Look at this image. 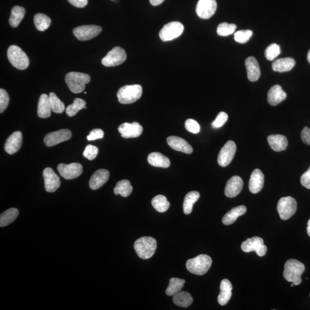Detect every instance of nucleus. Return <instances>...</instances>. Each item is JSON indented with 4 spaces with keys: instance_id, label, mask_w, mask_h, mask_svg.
Segmentation results:
<instances>
[{
    "instance_id": "obj_16",
    "label": "nucleus",
    "mask_w": 310,
    "mask_h": 310,
    "mask_svg": "<svg viewBox=\"0 0 310 310\" xmlns=\"http://www.w3.org/2000/svg\"><path fill=\"white\" fill-rule=\"evenodd\" d=\"M119 132L121 137L125 138H136L141 136L143 131L142 126L137 122H125L119 126Z\"/></svg>"
},
{
    "instance_id": "obj_52",
    "label": "nucleus",
    "mask_w": 310,
    "mask_h": 310,
    "mask_svg": "<svg viewBox=\"0 0 310 310\" xmlns=\"http://www.w3.org/2000/svg\"><path fill=\"white\" fill-rule=\"evenodd\" d=\"M164 0H150L151 5L153 6H157L164 2Z\"/></svg>"
},
{
    "instance_id": "obj_7",
    "label": "nucleus",
    "mask_w": 310,
    "mask_h": 310,
    "mask_svg": "<svg viewBox=\"0 0 310 310\" xmlns=\"http://www.w3.org/2000/svg\"><path fill=\"white\" fill-rule=\"evenodd\" d=\"M277 209L281 220H289L296 213L297 202L292 197L281 198L278 202Z\"/></svg>"
},
{
    "instance_id": "obj_27",
    "label": "nucleus",
    "mask_w": 310,
    "mask_h": 310,
    "mask_svg": "<svg viewBox=\"0 0 310 310\" xmlns=\"http://www.w3.org/2000/svg\"><path fill=\"white\" fill-rule=\"evenodd\" d=\"M267 140L272 149L275 151H282L285 150L287 147V138L283 135H270L268 137Z\"/></svg>"
},
{
    "instance_id": "obj_56",
    "label": "nucleus",
    "mask_w": 310,
    "mask_h": 310,
    "mask_svg": "<svg viewBox=\"0 0 310 310\" xmlns=\"http://www.w3.org/2000/svg\"><path fill=\"white\" fill-rule=\"evenodd\" d=\"M111 1H116V0H111Z\"/></svg>"
},
{
    "instance_id": "obj_55",
    "label": "nucleus",
    "mask_w": 310,
    "mask_h": 310,
    "mask_svg": "<svg viewBox=\"0 0 310 310\" xmlns=\"http://www.w3.org/2000/svg\"><path fill=\"white\" fill-rule=\"evenodd\" d=\"M293 285H294V284H293V283L292 284V285H291V286H292V287H293Z\"/></svg>"
},
{
    "instance_id": "obj_21",
    "label": "nucleus",
    "mask_w": 310,
    "mask_h": 310,
    "mask_svg": "<svg viewBox=\"0 0 310 310\" xmlns=\"http://www.w3.org/2000/svg\"><path fill=\"white\" fill-rule=\"evenodd\" d=\"M167 142L169 146L174 150L187 154L192 153L193 149L191 145L182 138L170 137L167 138Z\"/></svg>"
},
{
    "instance_id": "obj_17",
    "label": "nucleus",
    "mask_w": 310,
    "mask_h": 310,
    "mask_svg": "<svg viewBox=\"0 0 310 310\" xmlns=\"http://www.w3.org/2000/svg\"><path fill=\"white\" fill-rule=\"evenodd\" d=\"M43 175L47 192H53L59 188L61 180L52 169L46 168L43 171Z\"/></svg>"
},
{
    "instance_id": "obj_35",
    "label": "nucleus",
    "mask_w": 310,
    "mask_h": 310,
    "mask_svg": "<svg viewBox=\"0 0 310 310\" xmlns=\"http://www.w3.org/2000/svg\"><path fill=\"white\" fill-rule=\"evenodd\" d=\"M185 282V280L179 279V278H172L170 280L169 285L166 291L167 295L173 296L177 293L181 292Z\"/></svg>"
},
{
    "instance_id": "obj_51",
    "label": "nucleus",
    "mask_w": 310,
    "mask_h": 310,
    "mask_svg": "<svg viewBox=\"0 0 310 310\" xmlns=\"http://www.w3.org/2000/svg\"><path fill=\"white\" fill-rule=\"evenodd\" d=\"M70 4L77 8H82L87 5L88 0H68Z\"/></svg>"
},
{
    "instance_id": "obj_26",
    "label": "nucleus",
    "mask_w": 310,
    "mask_h": 310,
    "mask_svg": "<svg viewBox=\"0 0 310 310\" xmlns=\"http://www.w3.org/2000/svg\"><path fill=\"white\" fill-rule=\"evenodd\" d=\"M52 107L50 103V97L48 95H41L38 103L37 115L40 118L47 119L52 115Z\"/></svg>"
},
{
    "instance_id": "obj_6",
    "label": "nucleus",
    "mask_w": 310,
    "mask_h": 310,
    "mask_svg": "<svg viewBox=\"0 0 310 310\" xmlns=\"http://www.w3.org/2000/svg\"><path fill=\"white\" fill-rule=\"evenodd\" d=\"M9 61L14 68L18 69H27L30 64V60L20 47L12 45L9 47L7 52Z\"/></svg>"
},
{
    "instance_id": "obj_39",
    "label": "nucleus",
    "mask_w": 310,
    "mask_h": 310,
    "mask_svg": "<svg viewBox=\"0 0 310 310\" xmlns=\"http://www.w3.org/2000/svg\"><path fill=\"white\" fill-rule=\"evenodd\" d=\"M86 103L84 100L77 98L74 100L73 103L67 107L66 109V114L69 117H73L77 115L80 110L86 109Z\"/></svg>"
},
{
    "instance_id": "obj_38",
    "label": "nucleus",
    "mask_w": 310,
    "mask_h": 310,
    "mask_svg": "<svg viewBox=\"0 0 310 310\" xmlns=\"http://www.w3.org/2000/svg\"><path fill=\"white\" fill-rule=\"evenodd\" d=\"M52 23V20L47 15L37 14L34 17V24L36 29L39 31H44L48 29Z\"/></svg>"
},
{
    "instance_id": "obj_5",
    "label": "nucleus",
    "mask_w": 310,
    "mask_h": 310,
    "mask_svg": "<svg viewBox=\"0 0 310 310\" xmlns=\"http://www.w3.org/2000/svg\"><path fill=\"white\" fill-rule=\"evenodd\" d=\"M142 94L143 88L140 85H126L120 88L117 96L120 103L130 104L140 99Z\"/></svg>"
},
{
    "instance_id": "obj_34",
    "label": "nucleus",
    "mask_w": 310,
    "mask_h": 310,
    "mask_svg": "<svg viewBox=\"0 0 310 310\" xmlns=\"http://www.w3.org/2000/svg\"><path fill=\"white\" fill-rule=\"evenodd\" d=\"M133 190L130 182L128 180H122L117 183L114 192L115 195H120L123 197H128L131 194Z\"/></svg>"
},
{
    "instance_id": "obj_23",
    "label": "nucleus",
    "mask_w": 310,
    "mask_h": 310,
    "mask_svg": "<svg viewBox=\"0 0 310 310\" xmlns=\"http://www.w3.org/2000/svg\"><path fill=\"white\" fill-rule=\"evenodd\" d=\"M287 97V94L280 85H276L272 87L269 90L267 100L272 106H276L283 102Z\"/></svg>"
},
{
    "instance_id": "obj_40",
    "label": "nucleus",
    "mask_w": 310,
    "mask_h": 310,
    "mask_svg": "<svg viewBox=\"0 0 310 310\" xmlns=\"http://www.w3.org/2000/svg\"><path fill=\"white\" fill-rule=\"evenodd\" d=\"M50 103L52 111L55 113H62L65 109V104L59 99L54 93H50L49 95Z\"/></svg>"
},
{
    "instance_id": "obj_24",
    "label": "nucleus",
    "mask_w": 310,
    "mask_h": 310,
    "mask_svg": "<svg viewBox=\"0 0 310 310\" xmlns=\"http://www.w3.org/2000/svg\"><path fill=\"white\" fill-rule=\"evenodd\" d=\"M245 66L248 80L251 82L258 81L260 77V66L254 56H249L245 61Z\"/></svg>"
},
{
    "instance_id": "obj_12",
    "label": "nucleus",
    "mask_w": 310,
    "mask_h": 310,
    "mask_svg": "<svg viewBox=\"0 0 310 310\" xmlns=\"http://www.w3.org/2000/svg\"><path fill=\"white\" fill-rule=\"evenodd\" d=\"M235 142L229 140L221 148L218 156V163L221 167H225L232 162L236 152Z\"/></svg>"
},
{
    "instance_id": "obj_1",
    "label": "nucleus",
    "mask_w": 310,
    "mask_h": 310,
    "mask_svg": "<svg viewBox=\"0 0 310 310\" xmlns=\"http://www.w3.org/2000/svg\"><path fill=\"white\" fill-rule=\"evenodd\" d=\"M305 267L302 262L295 259H290L284 264L283 276L289 282L298 286L302 283V275L304 273Z\"/></svg>"
},
{
    "instance_id": "obj_19",
    "label": "nucleus",
    "mask_w": 310,
    "mask_h": 310,
    "mask_svg": "<svg viewBox=\"0 0 310 310\" xmlns=\"http://www.w3.org/2000/svg\"><path fill=\"white\" fill-rule=\"evenodd\" d=\"M23 141V137L20 132L17 131L13 133L9 137L4 145L6 153L9 155H14L20 149Z\"/></svg>"
},
{
    "instance_id": "obj_49",
    "label": "nucleus",
    "mask_w": 310,
    "mask_h": 310,
    "mask_svg": "<svg viewBox=\"0 0 310 310\" xmlns=\"http://www.w3.org/2000/svg\"><path fill=\"white\" fill-rule=\"evenodd\" d=\"M300 182L305 188L310 189V167L309 170L302 175Z\"/></svg>"
},
{
    "instance_id": "obj_9",
    "label": "nucleus",
    "mask_w": 310,
    "mask_h": 310,
    "mask_svg": "<svg viewBox=\"0 0 310 310\" xmlns=\"http://www.w3.org/2000/svg\"><path fill=\"white\" fill-rule=\"evenodd\" d=\"M126 59L125 50L121 47H116L107 53L102 59V64L106 67H115L122 64Z\"/></svg>"
},
{
    "instance_id": "obj_11",
    "label": "nucleus",
    "mask_w": 310,
    "mask_h": 310,
    "mask_svg": "<svg viewBox=\"0 0 310 310\" xmlns=\"http://www.w3.org/2000/svg\"><path fill=\"white\" fill-rule=\"evenodd\" d=\"M102 30L98 25H82L74 28L73 34L79 40L86 41L99 35Z\"/></svg>"
},
{
    "instance_id": "obj_32",
    "label": "nucleus",
    "mask_w": 310,
    "mask_h": 310,
    "mask_svg": "<svg viewBox=\"0 0 310 310\" xmlns=\"http://www.w3.org/2000/svg\"><path fill=\"white\" fill-rule=\"evenodd\" d=\"M173 302L181 308H188L193 302V298L190 294L186 292H180L173 296Z\"/></svg>"
},
{
    "instance_id": "obj_14",
    "label": "nucleus",
    "mask_w": 310,
    "mask_h": 310,
    "mask_svg": "<svg viewBox=\"0 0 310 310\" xmlns=\"http://www.w3.org/2000/svg\"><path fill=\"white\" fill-rule=\"evenodd\" d=\"M217 8L216 0H199L196 7V12L199 17L208 19L213 17Z\"/></svg>"
},
{
    "instance_id": "obj_13",
    "label": "nucleus",
    "mask_w": 310,
    "mask_h": 310,
    "mask_svg": "<svg viewBox=\"0 0 310 310\" xmlns=\"http://www.w3.org/2000/svg\"><path fill=\"white\" fill-rule=\"evenodd\" d=\"M60 175L67 180L74 179L80 176L83 172V167L80 163L60 164L58 167Z\"/></svg>"
},
{
    "instance_id": "obj_37",
    "label": "nucleus",
    "mask_w": 310,
    "mask_h": 310,
    "mask_svg": "<svg viewBox=\"0 0 310 310\" xmlns=\"http://www.w3.org/2000/svg\"><path fill=\"white\" fill-rule=\"evenodd\" d=\"M151 203L155 209L159 213H164L166 211L169 209L170 205L167 198L161 195L155 197L152 200Z\"/></svg>"
},
{
    "instance_id": "obj_42",
    "label": "nucleus",
    "mask_w": 310,
    "mask_h": 310,
    "mask_svg": "<svg viewBox=\"0 0 310 310\" xmlns=\"http://www.w3.org/2000/svg\"><path fill=\"white\" fill-rule=\"evenodd\" d=\"M280 47L276 43L270 44L265 51V56L268 61H274L280 54Z\"/></svg>"
},
{
    "instance_id": "obj_31",
    "label": "nucleus",
    "mask_w": 310,
    "mask_h": 310,
    "mask_svg": "<svg viewBox=\"0 0 310 310\" xmlns=\"http://www.w3.org/2000/svg\"><path fill=\"white\" fill-rule=\"evenodd\" d=\"M25 15V10L20 6H15L12 8L11 15L9 18V24L13 28H17L21 23Z\"/></svg>"
},
{
    "instance_id": "obj_20",
    "label": "nucleus",
    "mask_w": 310,
    "mask_h": 310,
    "mask_svg": "<svg viewBox=\"0 0 310 310\" xmlns=\"http://www.w3.org/2000/svg\"><path fill=\"white\" fill-rule=\"evenodd\" d=\"M110 173L108 171L105 169L97 170L91 176L89 181V186L91 189L96 190L99 189L108 181Z\"/></svg>"
},
{
    "instance_id": "obj_8",
    "label": "nucleus",
    "mask_w": 310,
    "mask_h": 310,
    "mask_svg": "<svg viewBox=\"0 0 310 310\" xmlns=\"http://www.w3.org/2000/svg\"><path fill=\"white\" fill-rule=\"evenodd\" d=\"M184 31V26L178 21H173L164 25L159 33V36L163 42L172 40L178 37Z\"/></svg>"
},
{
    "instance_id": "obj_4",
    "label": "nucleus",
    "mask_w": 310,
    "mask_h": 310,
    "mask_svg": "<svg viewBox=\"0 0 310 310\" xmlns=\"http://www.w3.org/2000/svg\"><path fill=\"white\" fill-rule=\"evenodd\" d=\"M65 81L71 92L78 94L85 89V85L89 83V75L82 72H71L66 76Z\"/></svg>"
},
{
    "instance_id": "obj_29",
    "label": "nucleus",
    "mask_w": 310,
    "mask_h": 310,
    "mask_svg": "<svg viewBox=\"0 0 310 310\" xmlns=\"http://www.w3.org/2000/svg\"><path fill=\"white\" fill-rule=\"evenodd\" d=\"M295 61L292 58H284L276 60L273 63L272 68L276 72H287L293 68L295 65Z\"/></svg>"
},
{
    "instance_id": "obj_54",
    "label": "nucleus",
    "mask_w": 310,
    "mask_h": 310,
    "mask_svg": "<svg viewBox=\"0 0 310 310\" xmlns=\"http://www.w3.org/2000/svg\"><path fill=\"white\" fill-rule=\"evenodd\" d=\"M308 60L310 64V50H309V52L308 53Z\"/></svg>"
},
{
    "instance_id": "obj_15",
    "label": "nucleus",
    "mask_w": 310,
    "mask_h": 310,
    "mask_svg": "<svg viewBox=\"0 0 310 310\" xmlns=\"http://www.w3.org/2000/svg\"><path fill=\"white\" fill-rule=\"evenodd\" d=\"M71 137V132L69 129H61L47 135L44 138V142L46 146L51 147L69 140Z\"/></svg>"
},
{
    "instance_id": "obj_25",
    "label": "nucleus",
    "mask_w": 310,
    "mask_h": 310,
    "mask_svg": "<svg viewBox=\"0 0 310 310\" xmlns=\"http://www.w3.org/2000/svg\"><path fill=\"white\" fill-rule=\"evenodd\" d=\"M232 284L227 279L221 281L220 284V293L218 296V302L221 306H224L229 301L232 297Z\"/></svg>"
},
{
    "instance_id": "obj_10",
    "label": "nucleus",
    "mask_w": 310,
    "mask_h": 310,
    "mask_svg": "<svg viewBox=\"0 0 310 310\" xmlns=\"http://www.w3.org/2000/svg\"><path fill=\"white\" fill-rule=\"evenodd\" d=\"M241 249L246 253L255 251L259 257L265 256L267 251V247L264 244L263 240L259 237H254L243 241Z\"/></svg>"
},
{
    "instance_id": "obj_48",
    "label": "nucleus",
    "mask_w": 310,
    "mask_h": 310,
    "mask_svg": "<svg viewBox=\"0 0 310 310\" xmlns=\"http://www.w3.org/2000/svg\"><path fill=\"white\" fill-rule=\"evenodd\" d=\"M104 137V132L101 129H95L90 132L87 137L88 141L96 140L97 139L103 138Z\"/></svg>"
},
{
    "instance_id": "obj_2",
    "label": "nucleus",
    "mask_w": 310,
    "mask_h": 310,
    "mask_svg": "<svg viewBox=\"0 0 310 310\" xmlns=\"http://www.w3.org/2000/svg\"><path fill=\"white\" fill-rule=\"evenodd\" d=\"M135 251L139 258L144 260L153 257L157 248L156 240L151 237H143L135 241Z\"/></svg>"
},
{
    "instance_id": "obj_43",
    "label": "nucleus",
    "mask_w": 310,
    "mask_h": 310,
    "mask_svg": "<svg viewBox=\"0 0 310 310\" xmlns=\"http://www.w3.org/2000/svg\"><path fill=\"white\" fill-rule=\"evenodd\" d=\"M253 32L251 30H240L235 34L234 39L236 42L243 44L248 42Z\"/></svg>"
},
{
    "instance_id": "obj_50",
    "label": "nucleus",
    "mask_w": 310,
    "mask_h": 310,
    "mask_svg": "<svg viewBox=\"0 0 310 310\" xmlns=\"http://www.w3.org/2000/svg\"><path fill=\"white\" fill-rule=\"evenodd\" d=\"M302 140L306 144L310 145V128L305 127L301 133Z\"/></svg>"
},
{
    "instance_id": "obj_28",
    "label": "nucleus",
    "mask_w": 310,
    "mask_h": 310,
    "mask_svg": "<svg viewBox=\"0 0 310 310\" xmlns=\"http://www.w3.org/2000/svg\"><path fill=\"white\" fill-rule=\"evenodd\" d=\"M246 210V207L243 205L232 208L224 216L223 223L225 225H230L235 223L237 218L245 214Z\"/></svg>"
},
{
    "instance_id": "obj_36",
    "label": "nucleus",
    "mask_w": 310,
    "mask_h": 310,
    "mask_svg": "<svg viewBox=\"0 0 310 310\" xmlns=\"http://www.w3.org/2000/svg\"><path fill=\"white\" fill-rule=\"evenodd\" d=\"M19 211L17 208H12L5 211L0 216V226L5 227L9 225L17 219Z\"/></svg>"
},
{
    "instance_id": "obj_41",
    "label": "nucleus",
    "mask_w": 310,
    "mask_h": 310,
    "mask_svg": "<svg viewBox=\"0 0 310 310\" xmlns=\"http://www.w3.org/2000/svg\"><path fill=\"white\" fill-rule=\"evenodd\" d=\"M237 26L234 24L223 23L218 25L217 33L221 36H227L235 33Z\"/></svg>"
},
{
    "instance_id": "obj_44",
    "label": "nucleus",
    "mask_w": 310,
    "mask_h": 310,
    "mask_svg": "<svg viewBox=\"0 0 310 310\" xmlns=\"http://www.w3.org/2000/svg\"><path fill=\"white\" fill-rule=\"evenodd\" d=\"M99 151V148L97 147L93 146L92 145H88L85 148L83 153L84 156L88 160H93L97 157Z\"/></svg>"
},
{
    "instance_id": "obj_18",
    "label": "nucleus",
    "mask_w": 310,
    "mask_h": 310,
    "mask_svg": "<svg viewBox=\"0 0 310 310\" xmlns=\"http://www.w3.org/2000/svg\"><path fill=\"white\" fill-rule=\"evenodd\" d=\"M243 186L242 179L239 176H234L227 182L224 194L227 197L235 198L241 192Z\"/></svg>"
},
{
    "instance_id": "obj_45",
    "label": "nucleus",
    "mask_w": 310,
    "mask_h": 310,
    "mask_svg": "<svg viewBox=\"0 0 310 310\" xmlns=\"http://www.w3.org/2000/svg\"><path fill=\"white\" fill-rule=\"evenodd\" d=\"M185 128L187 131L194 134H198L201 130L200 125H199L198 122L191 119L186 120Z\"/></svg>"
},
{
    "instance_id": "obj_47",
    "label": "nucleus",
    "mask_w": 310,
    "mask_h": 310,
    "mask_svg": "<svg viewBox=\"0 0 310 310\" xmlns=\"http://www.w3.org/2000/svg\"><path fill=\"white\" fill-rule=\"evenodd\" d=\"M9 103V95L6 91L1 88L0 89V113H2L5 111Z\"/></svg>"
},
{
    "instance_id": "obj_53",
    "label": "nucleus",
    "mask_w": 310,
    "mask_h": 310,
    "mask_svg": "<svg viewBox=\"0 0 310 310\" xmlns=\"http://www.w3.org/2000/svg\"><path fill=\"white\" fill-rule=\"evenodd\" d=\"M307 232H308V235L310 237V219L308 223V227H307Z\"/></svg>"
},
{
    "instance_id": "obj_3",
    "label": "nucleus",
    "mask_w": 310,
    "mask_h": 310,
    "mask_svg": "<svg viewBox=\"0 0 310 310\" xmlns=\"http://www.w3.org/2000/svg\"><path fill=\"white\" fill-rule=\"evenodd\" d=\"M212 264V259L207 255H200L189 259L186 262V268L193 274L204 275L207 273Z\"/></svg>"
},
{
    "instance_id": "obj_46",
    "label": "nucleus",
    "mask_w": 310,
    "mask_h": 310,
    "mask_svg": "<svg viewBox=\"0 0 310 310\" xmlns=\"http://www.w3.org/2000/svg\"><path fill=\"white\" fill-rule=\"evenodd\" d=\"M228 120V116L226 113L221 112L218 114L216 120L212 123V126L214 128H219L225 124Z\"/></svg>"
},
{
    "instance_id": "obj_33",
    "label": "nucleus",
    "mask_w": 310,
    "mask_h": 310,
    "mask_svg": "<svg viewBox=\"0 0 310 310\" xmlns=\"http://www.w3.org/2000/svg\"><path fill=\"white\" fill-rule=\"evenodd\" d=\"M200 194L197 191H191L186 195L183 202V212L185 214L188 215L191 213L192 211L193 206L197 202Z\"/></svg>"
},
{
    "instance_id": "obj_30",
    "label": "nucleus",
    "mask_w": 310,
    "mask_h": 310,
    "mask_svg": "<svg viewBox=\"0 0 310 310\" xmlns=\"http://www.w3.org/2000/svg\"><path fill=\"white\" fill-rule=\"evenodd\" d=\"M148 162L154 167L164 168V169L170 166L169 158L159 153H153L148 155Z\"/></svg>"
},
{
    "instance_id": "obj_22",
    "label": "nucleus",
    "mask_w": 310,
    "mask_h": 310,
    "mask_svg": "<svg viewBox=\"0 0 310 310\" xmlns=\"http://www.w3.org/2000/svg\"><path fill=\"white\" fill-rule=\"evenodd\" d=\"M264 183V176L261 171L255 169L252 172L249 182V191L252 194H257L263 188Z\"/></svg>"
}]
</instances>
